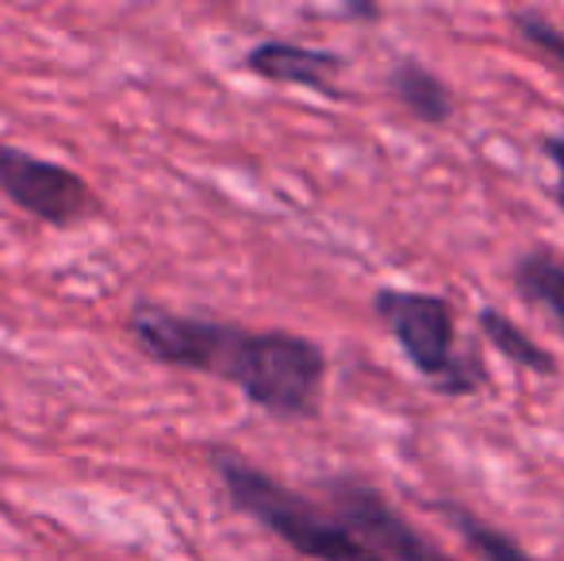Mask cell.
Here are the masks:
<instances>
[{
  "instance_id": "obj_1",
  "label": "cell",
  "mask_w": 564,
  "mask_h": 561,
  "mask_svg": "<svg viewBox=\"0 0 564 561\" xmlns=\"http://www.w3.org/2000/svg\"><path fill=\"white\" fill-rule=\"evenodd\" d=\"M127 331L147 358L219 377L273 420H315L323 408L330 362L327 350L300 331L200 320L150 300L131 308Z\"/></svg>"
},
{
  "instance_id": "obj_2",
  "label": "cell",
  "mask_w": 564,
  "mask_h": 561,
  "mask_svg": "<svg viewBox=\"0 0 564 561\" xmlns=\"http://www.w3.org/2000/svg\"><path fill=\"white\" fill-rule=\"evenodd\" d=\"M372 315L395 343L411 374L442 400H468L488 389L491 374L476 343H465L457 304L442 292L384 284L372 296Z\"/></svg>"
},
{
  "instance_id": "obj_3",
  "label": "cell",
  "mask_w": 564,
  "mask_h": 561,
  "mask_svg": "<svg viewBox=\"0 0 564 561\" xmlns=\"http://www.w3.org/2000/svg\"><path fill=\"white\" fill-rule=\"evenodd\" d=\"M212 470L224 485L235 511L250 516L261 531H269L276 542L304 561H372L365 547L341 527V519L323 504L319 493H304L261 465H253L246 454L227 446H212Z\"/></svg>"
},
{
  "instance_id": "obj_4",
  "label": "cell",
  "mask_w": 564,
  "mask_h": 561,
  "mask_svg": "<svg viewBox=\"0 0 564 561\" xmlns=\"http://www.w3.org/2000/svg\"><path fill=\"white\" fill-rule=\"evenodd\" d=\"M330 511L372 561H457L442 542H434L411 516H403L372 481L357 473H335L315 485Z\"/></svg>"
},
{
  "instance_id": "obj_5",
  "label": "cell",
  "mask_w": 564,
  "mask_h": 561,
  "mask_svg": "<svg viewBox=\"0 0 564 561\" xmlns=\"http://www.w3.org/2000/svg\"><path fill=\"white\" fill-rule=\"evenodd\" d=\"M0 193L46 227H77L100 212L93 185L77 170L35 158L20 147L0 142Z\"/></svg>"
},
{
  "instance_id": "obj_6",
  "label": "cell",
  "mask_w": 564,
  "mask_h": 561,
  "mask_svg": "<svg viewBox=\"0 0 564 561\" xmlns=\"http://www.w3.org/2000/svg\"><path fill=\"white\" fill-rule=\"evenodd\" d=\"M242 69L269 85H296L315 97L341 100V74L346 58L327 46L292 43V39H261L242 54Z\"/></svg>"
},
{
  "instance_id": "obj_7",
  "label": "cell",
  "mask_w": 564,
  "mask_h": 561,
  "mask_svg": "<svg viewBox=\"0 0 564 561\" xmlns=\"http://www.w3.org/2000/svg\"><path fill=\"white\" fill-rule=\"evenodd\" d=\"M384 93L411 116V120L426 123V128H446V123L457 116V97L442 74H434L423 58L415 54H403V58L392 62L384 77Z\"/></svg>"
},
{
  "instance_id": "obj_8",
  "label": "cell",
  "mask_w": 564,
  "mask_h": 561,
  "mask_svg": "<svg viewBox=\"0 0 564 561\" xmlns=\"http://www.w3.org/2000/svg\"><path fill=\"white\" fill-rule=\"evenodd\" d=\"M511 289L564 335V258L557 250L545 242L522 250L511 262Z\"/></svg>"
},
{
  "instance_id": "obj_9",
  "label": "cell",
  "mask_w": 564,
  "mask_h": 561,
  "mask_svg": "<svg viewBox=\"0 0 564 561\" xmlns=\"http://www.w3.org/2000/svg\"><path fill=\"white\" fill-rule=\"evenodd\" d=\"M476 327H480V338L488 346H496L514 369L522 374H534V377H557L561 374V362L553 350H545L534 335H530L522 323H514L503 308L496 304H480L476 312Z\"/></svg>"
},
{
  "instance_id": "obj_10",
  "label": "cell",
  "mask_w": 564,
  "mask_h": 561,
  "mask_svg": "<svg viewBox=\"0 0 564 561\" xmlns=\"http://www.w3.org/2000/svg\"><path fill=\"white\" fill-rule=\"evenodd\" d=\"M434 511L457 531V539L468 547V554L476 561H542L538 554H530L511 531L496 527L491 519H484L480 511L465 508L457 500H434Z\"/></svg>"
},
{
  "instance_id": "obj_11",
  "label": "cell",
  "mask_w": 564,
  "mask_h": 561,
  "mask_svg": "<svg viewBox=\"0 0 564 561\" xmlns=\"http://www.w3.org/2000/svg\"><path fill=\"white\" fill-rule=\"evenodd\" d=\"M511 31L527 46H534L542 58L557 62L564 69V28L561 23H553L550 15L534 12V8H519V12H511Z\"/></svg>"
},
{
  "instance_id": "obj_12",
  "label": "cell",
  "mask_w": 564,
  "mask_h": 561,
  "mask_svg": "<svg viewBox=\"0 0 564 561\" xmlns=\"http://www.w3.org/2000/svg\"><path fill=\"white\" fill-rule=\"evenodd\" d=\"M542 154L553 165V201L564 212V136H542Z\"/></svg>"
},
{
  "instance_id": "obj_13",
  "label": "cell",
  "mask_w": 564,
  "mask_h": 561,
  "mask_svg": "<svg viewBox=\"0 0 564 561\" xmlns=\"http://www.w3.org/2000/svg\"><path fill=\"white\" fill-rule=\"evenodd\" d=\"M341 15H346V20H380L384 8L380 4H346L341 8Z\"/></svg>"
}]
</instances>
